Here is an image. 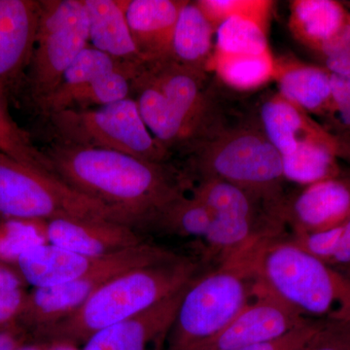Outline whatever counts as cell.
I'll return each instance as SVG.
<instances>
[{
  "label": "cell",
  "mask_w": 350,
  "mask_h": 350,
  "mask_svg": "<svg viewBox=\"0 0 350 350\" xmlns=\"http://www.w3.org/2000/svg\"><path fill=\"white\" fill-rule=\"evenodd\" d=\"M0 214L16 219L123 223L111 209L76 192L54 175L3 153H0Z\"/></svg>",
  "instance_id": "52a82bcc"
},
{
  "label": "cell",
  "mask_w": 350,
  "mask_h": 350,
  "mask_svg": "<svg viewBox=\"0 0 350 350\" xmlns=\"http://www.w3.org/2000/svg\"><path fill=\"white\" fill-rule=\"evenodd\" d=\"M23 305L19 290L0 291V322L6 321L13 317Z\"/></svg>",
  "instance_id": "e575fe53"
},
{
  "label": "cell",
  "mask_w": 350,
  "mask_h": 350,
  "mask_svg": "<svg viewBox=\"0 0 350 350\" xmlns=\"http://www.w3.org/2000/svg\"><path fill=\"white\" fill-rule=\"evenodd\" d=\"M282 157L285 180L308 186L345 176L338 157L321 145L301 142L293 151Z\"/></svg>",
  "instance_id": "603a6c76"
},
{
  "label": "cell",
  "mask_w": 350,
  "mask_h": 350,
  "mask_svg": "<svg viewBox=\"0 0 350 350\" xmlns=\"http://www.w3.org/2000/svg\"><path fill=\"white\" fill-rule=\"evenodd\" d=\"M38 36L27 71L36 109L59 87L71 64L89 44V22L83 0H41Z\"/></svg>",
  "instance_id": "ba28073f"
},
{
  "label": "cell",
  "mask_w": 350,
  "mask_h": 350,
  "mask_svg": "<svg viewBox=\"0 0 350 350\" xmlns=\"http://www.w3.org/2000/svg\"><path fill=\"white\" fill-rule=\"evenodd\" d=\"M43 152L54 176L111 209L135 229L151 226L165 206L185 195L191 184L182 170L170 163L148 162L56 139Z\"/></svg>",
  "instance_id": "6da1fadb"
},
{
  "label": "cell",
  "mask_w": 350,
  "mask_h": 350,
  "mask_svg": "<svg viewBox=\"0 0 350 350\" xmlns=\"http://www.w3.org/2000/svg\"><path fill=\"white\" fill-rule=\"evenodd\" d=\"M331 80L340 133L350 138V76L332 75Z\"/></svg>",
  "instance_id": "d6a6232c"
},
{
  "label": "cell",
  "mask_w": 350,
  "mask_h": 350,
  "mask_svg": "<svg viewBox=\"0 0 350 350\" xmlns=\"http://www.w3.org/2000/svg\"><path fill=\"white\" fill-rule=\"evenodd\" d=\"M350 215V175L317 182L291 200H284L275 209L278 222H287L294 234L332 229Z\"/></svg>",
  "instance_id": "8fae6325"
},
{
  "label": "cell",
  "mask_w": 350,
  "mask_h": 350,
  "mask_svg": "<svg viewBox=\"0 0 350 350\" xmlns=\"http://www.w3.org/2000/svg\"><path fill=\"white\" fill-rule=\"evenodd\" d=\"M258 280L306 319H350V275L291 241L262 239L250 250Z\"/></svg>",
  "instance_id": "277c9868"
},
{
  "label": "cell",
  "mask_w": 350,
  "mask_h": 350,
  "mask_svg": "<svg viewBox=\"0 0 350 350\" xmlns=\"http://www.w3.org/2000/svg\"><path fill=\"white\" fill-rule=\"evenodd\" d=\"M55 139L76 146L120 152L148 162L167 163L172 154L152 135L133 98L50 116Z\"/></svg>",
  "instance_id": "8992f818"
},
{
  "label": "cell",
  "mask_w": 350,
  "mask_h": 350,
  "mask_svg": "<svg viewBox=\"0 0 350 350\" xmlns=\"http://www.w3.org/2000/svg\"><path fill=\"white\" fill-rule=\"evenodd\" d=\"M89 22V44L115 61L140 68L146 61L138 52L126 19V1L83 0Z\"/></svg>",
  "instance_id": "e0dca14e"
},
{
  "label": "cell",
  "mask_w": 350,
  "mask_h": 350,
  "mask_svg": "<svg viewBox=\"0 0 350 350\" xmlns=\"http://www.w3.org/2000/svg\"><path fill=\"white\" fill-rule=\"evenodd\" d=\"M213 219L200 200L193 196L183 195L165 206L151 226L175 236L204 239Z\"/></svg>",
  "instance_id": "484cf974"
},
{
  "label": "cell",
  "mask_w": 350,
  "mask_h": 350,
  "mask_svg": "<svg viewBox=\"0 0 350 350\" xmlns=\"http://www.w3.org/2000/svg\"><path fill=\"white\" fill-rule=\"evenodd\" d=\"M289 7L290 31L319 53L350 25L349 11L335 0H293Z\"/></svg>",
  "instance_id": "d6986e66"
},
{
  "label": "cell",
  "mask_w": 350,
  "mask_h": 350,
  "mask_svg": "<svg viewBox=\"0 0 350 350\" xmlns=\"http://www.w3.org/2000/svg\"><path fill=\"white\" fill-rule=\"evenodd\" d=\"M192 196L213 218L256 219V198L229 182L214 178L198 181Z\"/></svg>",
  "instance_id": "cb8c5ba5"
},
{
  "label": "cell",
  "mask_w": 350,
  "mask_h": 350,
  "mask_svg": "<svg viewBox=\"0 0 350 350\" xmlns=\"http://www.w3.org/2000/svg\"><path fill=\"white\" fill-rule=\"evenodd\" d=\"M18 280L9 271L0 269V291H12L18 289Z\"/></svg>",
  "instance_id": "8d00e7d4"
},
{
  "label": "cell",
  "mask_w": 350,
  "mask_h": 350,
  "mask_svg": "<svg viewBox=\"0 0 350 350\" xmlns=\"http://www.w3.org/2000/svg\"><path fill=\"white\" fill-rule=\"evenodd\" d=\"M123 66H130L119 63L105 53L88 46L64 72L59 87L42 107L39 108L38 112L46 118H49L52 115L64 111L73 96L101 76Z\"/></svg>",
  "instance_id": "44dd1931"
},
{
  "label": "cell",
  "mask_w": 350,
  "mask_h": 350,
  "mask_svg": "<svg viewBox=\"0 0 350 350\" xmlns=\"http://www.w3.org/2000/svg\"><path fill=\"white\" fill-rule=\"evenodd\" d=\"M329 266L350 275V215L342 224V232Z\"/></svg>",
  "instance_id": "836d02e7"
},
{
  "label": "cell",
  "mask_w": 350,
  "mask_h": 350,
  "mask_svg": "<svg viewBox=\"0 0 350 350\" xmlns=\"http://www.w3.org/2000/svg\"><path fill=\"white\" fill-rule=\"evenodd\" d=\"M185 0H130L126 19L145 61L169 57L175 25Z\"/></svg>",
  "instance_id": "2e32d148"
},
{
  "label": "cell",
  "mask_w": 350,
  "mask_h": 350,
  "mask_svg": "<svg viewBox=\"0 0 350 350\" xmlns=\"http://www.w3.org/2000/svg\"><path fill=\"white\" fill-rule=\"evenodd\" d=\"M345 38H347V42H349L350 46V25L347 29H345Z\"/></svg>",
  "instance_id": "74e56055"
},
{
  "label": "cell",
  "mask_w": 350,
  "mask_h": 350,
  "mask_svg": "<svg viewBox=\"0 0 350 350\" xmlns=\"http://www.w3.org/2000/svg\"><path fill=\"white\" fill-rule=\"evenodd\" d=\"M197 262L179 256L172 261L140 267L105 283L75 312L38 329L46 340L85 344L107 327L145 312L195 278Z\"/></svg>",
  "instance_id": "7a4b0ae2"
},
{
  "label": "cell",
  "mask_w": 350,
  "mask_h": 350,
  "mask_svg": "<svg viewBox=\"0 0 350 350\" xmlns=\"http://www.w3.org/2000/svg\"><path fill=\"white\" fill-rule=\"evenodd\" d=\"M331 76L322 66L288 57L275 59L273 81L278 93L308 114L328 120L340 135Z\"/></svg>",
  "instance_id": "9a60e30c"
},
{
  "label": "cell",
  "mask_w": 350,
  "mask_h": 350,
  "mask_svg": "<svg viewBox=\"0 0 350 350\" xmlns=\"http://www.w3.org/2000/svg\"><path fill=\"white\" fill-rule=\"evenodd\" d=\"M258 280L250 300L224 330L193 350H239L282 337L310 321Z\"/></svg>",
  "instance_id": "30bf717a"
},
{
  "label": "cell",
  "mask_w": 350,
  "mask_h": 350,
  "mask_svg": "<svg viewBox=\"0 0 350 350\" xmlns=\"http://www.w3.org/2000/svg\"><path fill=\"white\" fill-rule=\"evenodd\" d=\"M345 31L327 44L320 53L325 59L324 68L331 75L350 76V46L345 38Z\"/></svg>",
  "instance_id": "1f68e13d"
},
{
  "label": "cell",
  "mask_w": 350,
  "mask_h": 350,
  "mask_svg": "<svg viewBox=\"0 0 350 350\" xmlns=\"http://www.w3.org/2000/svg\"><path fill=\"white\" fill-rule=\"evenodd\" d=\"M269 25L244 16H232L216 29L214 53L225 55H260L271 52Z\"/></svg>",
  "instance_id": "d4e9b609"
},
{
  "label": "cell",
  "mask_w": 350,
  "mask_h": 350,
  "mask_svg": "<svg viewBox=\"0 0 350 350\" xmlns=\"http://www.w3.org/2000/svg\"><path fill=\"white\" fill-rule=\"evenodd\" d=\"M48 241L91 258H103L146 243L135 228L105 220L55 219L46 228Z\"/></svg>",
  "instance_id": "5bb4252c"
},
{
  "label": "cell",
  "mask_w": 350,
  "mask_h": 350,
  "mask_svg": "<svg viewBox=\"0 0 350 350\" xmlns=\"http://www.w3.org/2000/svg\"><path fill=\"white\" fill-rule=\"evenodd\" d=\"M180 255L148 243L105 258L98 268L72 282L47 288H36L25 305L27 317L38 329L56 323L83 305L105 283L117 275L140 267L172 261Z\"/></svg>",
  "instance_id": "9c48e42d"
},
{
  "label": "cell",
  "mask_w": 350,
  "mask_h": 350,
  "mask_svg": "<svg viewBox=\"0 0 350 350\" xmlns=\"http://www.w3.org/2000/svg\"><path fill=\"white\" fill-rule=\"evenodd\" d=\"M300 350H350V319L324 322Z\"/></svg>",
  "instance_id": "f1b7e54d"
},
{
  "label": "cell",
  "mask_w": 350,
  "mask_h": 350,
  "mask_svg": "<svg viewBox=\"0 0 350 350\" xmlns=\"http://www.w3.org/2000/svg\"><path fill=\"white\" fill-rule=\"evenodd\" d=\"M275 57L260 55H225L214 53L207 70L213 71L225 85L239 91H251L273 81Z\"/></svg>",
  "instance_id": "7402d4cb"
},
{
  "label": "cell",
  "mask_w": 350,
  "mask_h": 350,
  "mask_svg": "<svg viewBox=\"0 0 350 350\" xmlns=\"http://www.w3.org/2000/svg\"><path fill=\"white\" fill-rule=\"evenodd\" d=\"M189 181L220 179L239 186L262 200L269 215L282 202V154L260 125L214 126L183 151Z\"/></svg>",
  "instance_id": "3957f363"
},
{
  "label": "cell",
  "mask_w": 350,
  "mask_h": 350,
  "mask_svg": "<svg viewBox=\"0 0 350 350\" xmlns=\"http://www.w3.org/2000/svg\"><path fill=\"white\" fill-rule=\"evenodd\" d=\"M21 345L13 333L8 331L0 332V350H17Z\"/></svg>",
  "instance_id": "d590c367"
},
{
  "label": "cell",
  "mask_w": 350,
  "mask_h": 350,
  "mask_svg": "<svg viewBox=\"0 0 350 350\" xmlns=\"http://www.w3.org/2000/svg\"><path fill=\"white\" fill-rule=\"evenodd\" d=\"M215 32L197 1H186L175 25L167 57L185 68L208 72Z\"/></svg>",
  "instance_id": "ffe728a7"
},
{
  "label": "cell",
  "mask_w": 350,
  "mask_h": 350,
  "mask_svg": "<svg viewBox=\"0 0 350 350\" xmlns=\"http://www.w3.org/2000/svg\"><path fill=\"white\" fill-rule=\"evenodd\" d=\"M198 5L217 29L228 18L244 16L269 25L273 2L267 0H199Z\"/></svg>",
  "instance_id": "83f0119b"
},
{
  "label": "cell",
  "mask_w": 350,
  "mask_h": 350,
  "mask_svg": "<svg viewBox=\"0 0 350 350\" xmlns=\"http://www.w3.org/2000/svg\"><path fill=\"white\" fill-rule=\"evenodd\" d=\"M7 96L0 94V153L52 174L47 156L32 142L31 135L11 117Z\"/></svg>",
  "instance_id": "4316f807"
},
{
  "label": "cell",
  "mask_w": 350,
  "mask_h": 350,
  "mask_svg": "<svg viewBox=\"0 0 350 350\" xmlns=\"http://www.w3.org/2000/svg\"><path fill=\"white\" fill-rule=\"evenodd\" d=\"M40 2L0 0V94L27 73L38 36Z\"/></svg>",
  "instance_id": "7c38bea8"
},
{
  "label": "cell",
  "mask_w": 350,
  "mask_h": 350,
  "mask_svg": "<svg viewBox=\"0 0 350 350\" xmlns=\"http://www.w3.org/2000/svg\"><path fill=\"white\" fill-rule=\"evenodd\" d=\"M256 283L250 251L194 278L170 329L167 350H193L217 336L243 310Z\"/></svg>",
  "instance_id": "5b68a950"
},
{
  "label": "cell",
  "mask_w": 350,
  "mask_h": 350,
  "mask_svg": "<svg viewBox=\"0 0 350 350\" xmlns=\"http://www.w3.org/2000/svg\"><path fill=\"white\" fill-rule=\"evenodd\" d=\"M40 243L31 226L10 222L6 226L5 234L0 238V256L18 259L24 251Z\"/></svg>",
  "instance_id": "f546056e"
},
{
  "label": "cell",
  "mask_w": 350,
  "mask_h": 350,
  "mask_svg": "<svg viewBox=\"0 0 350 350\" xmlns=\"http://www.w3.org/2000/svg\"><path fill=\"white\" fill-rule=\"evenodd\" d=\"M107 257H87L51 243H38L24 251L17 262L29 284L47 288L72 282L91 273Z\"/></svg>",
  "instance_id": "ac0fdd59"
},
{
  "label": "cell",
  "mask_w": 350,
  "mask_h": 350,
  "mask_svg": "<svg viewBox=\"0 0 350 350\" xmlns=\"http://www.w3.org/2000/svg\"><path fill=\"white\" fill-rule=\"evenodd\" d=\"M189 283L145 312L98 331L81 350H160Z\"/></svg>",
  "instance_id": "4fadbf2b"
},
{
  "label": "cell",
  "mask_w": 350,
  "mask_h": 350,
  "mask_svg": "<svg viewBox=\"0 0 350 350\" xmlns=\"http://www.w3.org/2000/svg\"><path fill=\"white\" fill-rule=\"evenodd\" d=\"M326 321L310 320L282 337L250 345L239 350H300Z\"/></svg>",
  "instance_id": "4dcf8cb0"
}]
</instances>
